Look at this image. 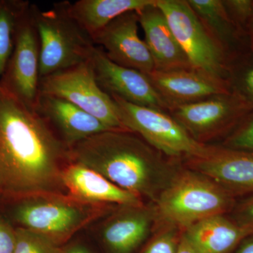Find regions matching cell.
<instances>
[{"mask_svg": "<svg viewBox=\"0 0 253 253\" xmlns=\"http://www.w3.org/2000/svg\"><path fill=\"white\" fill-rule=\"evenodd\" d=\"M71 162L49 123L0 84V202L68 194L63 172Z\"/></svg>", "mask_w": 253, "mask_h": 253, "instance_id": "obj_1", "label": "cell"}, {"mask_svg": "<svg viewBox=\"0 0 253 253\" xmlns=\"http://www.w3.org/2000/svg\"><path fill=\"white\" fill-rule=\"evenodd\" d=\"M70 152L73 162L154 202L176 172L163 154L128 129L95 134L74 145Z\"/></svg>", "mask_w": 253, "mask_h": 253, "instance_id": "obj_2", "label": "cell"}, {"mask_svg": "<svg viewBox=\"0 0 253 253\" xmlns=\"http://www.w3.org/2000/svg\"><path fill=\"white\" fill-rule=\"evenodd\" d=\"M0 204V212L14 227L36 231L61 246L120 207L86 204L68 194L34 195Z\"/></svg>", "mask_w": 253, "mask_h": 253, "instance_id": "obj_3", "label": "cell"}, {"mask_svg": "<svg viewBox=\"0 0 253 253\" xmlns=\"http://www.w3.org/2000/svg\"><path fill=\"white\" fill-rule=\"evenodd\" d=\"M155 203L156 219L184 231L206 218L231 212L236 201L212 179L189 168L176 171Z\"/></svg>", "mask_w": 253, "mask_h": 253, "instance_id": "obj_4", "label": "cell"}, {"mask_svg": "<svg viewBox=\"0 0 253 253\" xmlns=\"http://www.w3.org/2000/svg\"><path fill=\"white\" fill-rule=\"evenodd\" d=\"M33 14L40 41V78L87 61L94 42L68 13L67 1L44 11L33 4Z\"/></svg>", "mask_w": 253, "mask_h": 253, "instance_id": "obj_5", "label": "cell"}, {"mask_svg": "<svg viewBox=\"0 0 253 253\" xmlns=\"http://www.w3.org/2000/svg\"><path fill=\"white\" fill-rule=\"evenodd\" d=\"M123 126L135 133L155 149L169 157H201L208 145L198 142L169 113L138 106L111 96Z\"/></svg>", "mask_w": 253, "mask_h": 253, "instance_id": "obj_6", "label": "cell"}, {"mask_svg": "<svg viewBox=\"0 0 253 253\" xmlns=\"http://www.w3.org/2000/svg\"><path fill=\"white\" fill-rule=\"evenodd\" d=\"M174 38L185 53L191 67L229 81L230 69L226 49L200 21L186 0H157Z\"/></svg>", "mask_w": 253, "mask_h": 253, "instance_id": "obj_7", "label": "cell"}, {"mask_svg": "<svg viewBox=\"0 0 253 253\" xmlns=\"http://www.w3.org/2000/svg\"><path fill=\"white\" fill-rule=\"evenodd\" d=\"M253 111V101L235 91L192 104L172 108L169 115L191 137L205 144L217 136L226 137Z\"/></svg>", "mask_w": 253, "mask_h": 253, "instance_id": "obj_8", "label": "cell"}, {"mask_svg": "<svg viewBox=\"0 0 253 253\" xmlns=\"http://www.w3.org/2000/svg\"><path fill=\"white\" fill-rule=\"evenodd\" d=\"M39 91L69 101L113 129H126L120 121L114 101L96 83L88 60L41 78Z\"/></svg>", "mask_w": 253, "mask_h": 253, "instance_id": "obj_9", "label": "cell"}, {"mask_svg": "<svg viewBox=\"0 0 253 253\" xmlns=\"http://www.w3.org/2000/svg\"><path fill=\"white\" fill-rule=\"evenodd\" d=\"M40 41L30 4L18 21L14 49L0 78L3 88L28 107L39 97Z\"/></svg>", "mask_w": 253, "mask_h": 253, "instance_id": "obj_10", "label": "cell"}, {"mask_svg": "<svg viewBox=\"0 0 253 253\" xmlns=\"http://www.w3.org/2000/svg\"><path fill=\"white\" fill-rule=\"evenodd\" d=\"M88 61L101 89L109 96L127 102L169 113L170 109L158 94L146 75L119 66L107 57L104 50L95 45Z\"/></svg>", "mask_w": 253, "mask_h": 253, "instance_id": "obj_11", "label": "cell"}, {"mask_svg": "<svg viewBox=\"0 0 253 253\" xmlns=\"http://www.w3.org/2000/svg\"><path fill=\"white\" fill-rule=\"evenodd\" d=\"M139 26L137 13L129 11L111 21L92 41L113 63L147 75L155 70L154 59L139 38Z\"/></svg>", "mask_w": 253, "mask_h": 253, "instance_id": "obj_12", "label": "cell"}, {"mask_svg": "<svg viewBox=\"0 0 253 253\" xmlns=\"http://www.w3.org/2000/svg\"><path fill=\"white\" fill-rule=\"evenodd\" d=\"M187 159L190 169L208 176L234 197L253 194V151L209 146L204 156Z\"/></svg>", "mask_w": 253, "mask_h": 253, "instance_id": "obj_13", "label": "cell"}, {"mask_svg": "<svg viewBox=\"0 0 253 253\" xmlns=\"http://www.w3.org/2000/svg\"><path fill=\"white\" fill-rule=\"evenodd\" d=\"M169 109L232 91L230 81L191 69L157 71L146 75Z\"/></svg>", "mask_w": 253, "mask_h": 253, "instance_id": "obj_14", "label": "cell"}, {"mask_svg": "<svg viewBox=\"0 0 253 253\" xmlns=\"http://www.w3.org/2000/svg\"><path fill=\"white\" fill-rule=\"evenodd\" d=\"M156 221L154 206H120L101 219L100 241L107 253H133Z\"/></svg>", "mask_w": 253, "mask_h": 253, "instance_id": "obj_15", "label": "cell"}, {"mask_svg": "<svg viewBox=\"0 0 253 253\" xmlns=\"http://www.w3.org/2000/svg\"><path fill=\"white\" fill-rule=\"evenodd\" d=\"M35 109L70 149L95 134L115 130L76 105L56 96L40 94Z\"/></svg>", "mask_w": 253, "mask_h": 253, "instance_id": "obj_16", "label": "cell"}, {"mask_svg": "<svg viewBox=\"0 0 253 253\" xmlns=\"http://www.w3.org/2000/svg\"><path fill=\"white\" fill-rule=\"evenodd\" d=\"M68 194L86 204L116 206L144 204L136 195L121 189L99 173L71 161L63 172Z\"/></svg>", "mask_w": 253, "mask_h": 253, "instance_id": "obj_17", "label": "cell"}, {"mask_svg": "<svg viewBox=\"0 0 253 253\" xmlns=\"http://www.w3.org/2000/svg\"><path fill=\"white\" fill-rule=\"evenodd\" d=\"M156 4L136 11L139 26L144 31L145 43L154 59V71L191 69L192 67L187 56Z\"/></svg>", "mask_w": 253, "mask_h": 253, "instance_id": "obj_18", "label": "cell"}, {"mask_svg": "<svg viewBox=\"0 0 253 253\" xmlns=\"http://www.w3.org/2000/svg\"><path fill=\"white\" fill-rule=\"evenodd\" d=\"M201 253H231L253 232L225 216L217 214L203 219L183 231Z\"/></svg>", "mask_w": 253, "mask_h": 253, "instance_id": "obj_19", "label": "cell"}, {"mask_svg": "<svg viewBox=\"0 0 253 253\" xmlns=\"http://www.w3.org/2000/svg\"><path fill=\"white\" fill-rule=\"evenodd\" d=\"M157 0H78L67 1L68 13L92 39L118 16L154 5Z\"/></svg>", "mask_w": 253, "mask_h": 253, "instance_id": "obj_20", "label": "cell"}, {"mask_svg": "<svg viewBox=\"0 0 253 253\" xmlns=\"http://www.w3.org/2000/svg\"><path fill=\"white\" fill-rule=\"evenodd\" d=\"M200 21L225 49L235 34L236 26L221 0H186Z\"/></svg>", "mask_w": 253, "mask_h": 253, "instance_id": "obj_21", "label": "cell"}, {"mask_svg": "<svg viewBox=\"0 0 253 253\" xmlns=\"http://www.w3.org/2000/svg\"><path fill=\"white\" fill-rule=\"evenodd\" d=\"M31 3L0 0V78L12 54L18 21Z\"/></svg>", "mask_w": 253, "mask_h": 253, "instance_id": "obj_22", "label": "cell"}, {"mask_svg": "<svg viewBox=\"0 0 253 253\" xmlns=\"http://www.w3.org/2000/svg\"><path fill=\"white\" fill-rule=\"evenodd\" d=\"M16 229L14 253H61L63 246L47 236L21 227Z\"/></svg>", "mask_w": 253, "mask_h": 253, "instance_id": "obj_23", "label": "cell"}, {"mask_svg": "<svg viewBox=\"0 0 253 253\" xmlns=\"http://www.w3.org/2000/svg\"><path fill=\"white\" fill-rule=\"evenodd\" d=\"M182 232L176 226L163 224L142 253H177Z\"/></svg>", "mask_w": 253, "mask_h": 253, "instance_id": "obj_24", "label": "cell"}, {"mask_svg": "<svg viewBox=\"0 0 253 253\" xmlns=\"http://www.w3.org/2000/svg\"><path fill=\"white\" fill-rule=\"evenodd\" d=\"M221 146L231 149L253 151V111L226 136Z\"/></svg>", "mask_w": 253, "mask_h": 253, "instance_id": "obj_25", "label": "cell"}, {"mask_svg": "<svg viewBox=\"0 0 253 253\" xmlns=\"http://www.w3.org/2000/svg\"><path fill=\"white\" fill-rule=\"evenodd\" d=\"M226 10L233 22L238 26L244 25L246 26L248 20L252 14L253 1L249 0H229L224 1Z\"/></svg>", "mask_w": 253, "mask_h": 253, "instance_id": "obj_26", "label": "cell"}, {"mask_svg": "<svg viewBox=\"0 0 253 253\" xmlns=\"http://www.w3.org/2000/svg\"><path fill=\"white\" fill-rule=\"evenodd\" d=\"M238 76L229 78L232 90L253 101V65L245 68Z\"/></svg>", "mask_w": 253, "mask_h": 253, "instance_id": "obj_27", "label": "cell"}, {"mask_svg": "<svg viewBox=\"0 0 253 253\" xmlns=\"http://www.w3.org/2000/svg\"><path fill=\"white\" fill-rule=\"evenodd\" d=\"M231 212L233 219L253 232V194L249 195L239 204L236 203Z\"/></svg>", "mask_w": 253, "mask_h": 253, "instance_id": "obj_28", "label": "cell"}, {"mask_svg": "<svg viewBox=\"0 0 253 253\" xmlns=\"http://www.w3.org/2000/svg\"><path fill=\"white\" fill-rule=\"evenodd\" d=\"M16 229L0 212V253H14Z\"/></svg>", "mask_w": 253, "mask_h": 253, "instance_id": "obj_29", "label": "cell"}, {"mask_svg": "<svg viewBox=\"0 0 253 253\" xmlns=\"http://www.w3.org/2000/svg\"><path fill=\"white\" fill-rule=\"evenodd\" d=\"M61 253H94L88 246L78 241L71 240L67 244L63 246Z\"/></svg>", "mask_w": 253, "mask_h": 253, "instance_id": "obj_30", "label": "cell"}, {"mask_svg": "<svg viewBox=\"0 0 253 253\" xmlns=\"http://www.w3.org/2000/svg\"><path fill=\"white\" fill-rule=\"evenodd\" d=\"M177 253H201L196 248L191 244L189 240L186 239L184 234L181 235L180 244H179V249H178Z\"/></svg>", "mask_w": 253, "mask_h": 253, "instance_id": "obj_31", "label": "cell"}, {"mask_svg": "<svg viewBox=\"0 0 253 253\" xmlns=\"http://www.w3.org/2000/svg\"><path fill=\"white\" fill-rule=\"evenodd\" d=\"M234 253H253V236L245 239Z\"/></svg>", "mask_w": 253, "mask_h": 253, "instance_id": "obj_32", "label": "cell"}, {"mask_svg": "<svg viewBox=\"0 0 253 253\" xmlns=\"http://www.w3.org/2000/svg\"><path fill=\"white\" fill-rule=\"evenodd\" d=\"M246 27L248 28V31H249L250 38H251V46H252L253 51V9L252 14H251L249 19L248 20L247 23H246Z\"/></svg>", "mask_w": 253, "mask_h": 253, "instance_id": "obj_33", "label": "cell"}]
</instances>
